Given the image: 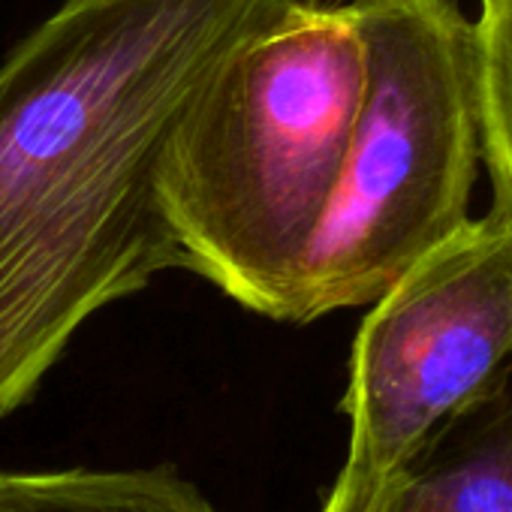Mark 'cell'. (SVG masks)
I'll use <instances>...</instances> for the list:
<instances>
[{
	"mask_svg": "<svg viewBox=\"0 0 512 512\" xmlns=\"http://www.w3.org/2000/svg\"><path fill=\"white\" fill-rule=\"evenodd\" d=\"M290 0H61L0 64V419L76 332L181 269L157 166L211 70Z\"/></svg>",
	"mask_w": 512,
	"mask_h": 512,
	"instance_id": "6da1fadb",
	"label": "cell"
},
{
	"mask_svg": "<svg viewBox=\"0 0 512 512\" xmlns=\"http://www.w3.org/2000/svg\"><path fill=\"white\" fill-rule=\"evenodd\" d=\"M362 88L365 43L350 0H290L244 37L193 94L160 154L157 193L181 269L287 323Z\"/></svg>",
	"mask_w": 512,
	"mask_h": 512,
	"instance_id": "7a4b0ae2",
	"label": "cell"
},
{
	"mask_svg": "<svg viewBox=\"0 0 512 512\" xmlns=\"http://www.w3.org/2000/svg\"><path fill=\"white\" fill-rule=\"evenodd\" d=\"M365 88L290 320L377 302L467 220L479 169L473 22L455 0H350Z\"/></svg>",
	"mask_w": 512,
	"mask_h": 512,
	"instance_id": "3957f363",
	"label": "cell"
},
{
	"mask_svg": "<svg viewBox=\"0 0 512 512\" xmlns=\"http://www.w3.org/2000/svg\"><path fill=\"white\" fill-rule=\"evenodd\" d=\"M341 410L347 461L323 512H368L464 404L512 368V220H464L368 305Z\"/></svg>",
	"mask_w": 512,
	"mask_h": 512,
	"instance_id": "277c9868",
	"label": "cell"
},
{
	"mask_svg": "<svg viewBox=\"0 0 512 512\" xmlns=\"http://www.w3.org/2000/svg\"><path fill=\"white\" fill-rule=\"evenodd\" d=\"M398 512H512V368L383 485Z\"/></svg>",
	"mask_w": 512,
	"mask_h": 512,
	"instance_id": "5b68a950",
	"label": "cell"
},
{
	"mask_svg": "<svg viewBox=\"0 0 512 512\" xmlns=\"http://www.w3.org/2000/svg\"><path fill=\"white\" fill-rule=\"evenodd\" d=\"M0 512H220L172 467L4 470Z\"/></svg>",
	"mask_w": 512,
	"mask_h": 512,
	"instance_id": "8992f818",
	"label": "cell"
},
{
	"mask_svg": "<svg viewBox=\"0 0 512 512\" xmlns=\"http://www.w3.org/2000/svg\"><path fill=\"white\" fill-rule=\"evenodd\" d=\"M473 70L479 163L491 181V211L512 220V0H479Z\"/></svg>",
	"mask_w": 512,
	"mask_h": 512,
	"instance_id": "52a82bcc",
	"label": "cell"
},
{
	"mask_svg": "<svg viewBox=\"0 0 512 512\" xmlns=\"http://www.w3.org/2000/svg\"><path fill=\"white\" fill-rule=\"evenodd\" d=\"M368 512H398V509H395V506L389 503V497L380 491V494H377V500L371 503V509H368Z\"/></svg>",
	"mask_w": 512,
	"mask_h": 512,
	"instance_id": "ba28073f",
	"label": "cell"
}]
</instances>
